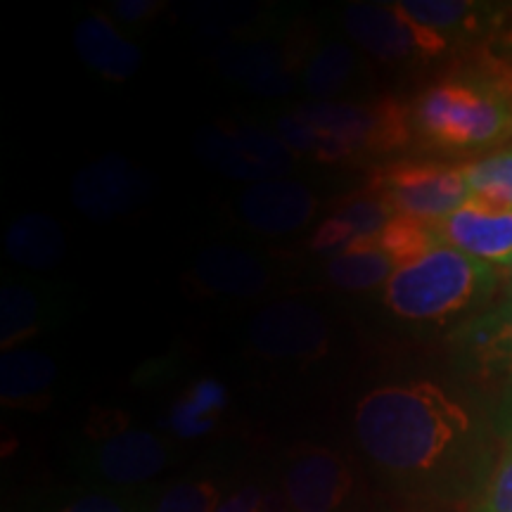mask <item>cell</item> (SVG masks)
<instances>
[{
    "mask_svg": "<svg viewBox=\"0 0 512 512\" xmlns=\"http://www.w3.org/2000/svg\"><path fill=\"white\" fill-rule=\"evenodd\" d=\"M354 432L377 470L399 482L444 475L475 439V420L430 380L384 384L356 403Z\"/></svg>",
    "mask_w": 512,
    "mask_h": 512,
    "instance_id": "6da1fadb",
    "label": "cell"
},
{
    "mask_svg": "<svg viewBox=\"0 0 512 512\" xmlns=\"http://www.w3.org/2000/svg\"><path fill=\"white\" fill-rule=\"evenodd\" d=\"M275 126L292 152L320 162L384 155L406 145L413 133L411 110L394 100L377 105L320 102L285 114Z\"/></svg>",
    "mask_w": 512,
    "mask_h": 512,
    "instance_id": "7a4b0ae2",
    "label": "cell"
},
{
    "mask_svg": "<svg viewBox=\"0 0 512 512\" xmlns=\"http://www.w3.org/2000/svg\"><path fill=\"white\" fill-rule=\"evenodd\" d=\"M494 287V266L439 242L396 266L384 285V304L403 320H444L482 304Z\"/></svg>",
    "mask_w": 512,
    "mask_h": 512,
    "instance_id": "3957f363",
    "label": "cell"
},
{
    "mask_svg": "<svg viewBox=\"0 0 512 512\" xmlns=\"http://www.w3.org/2000/svg\"><path fill=\"white\" fill-rule=\"evenodd\" d=\"M411 119L427 143L444 150H484L512 138V100L482 74L427 88Z\"/></svg>",
    "mask_w": 512,
    "mask_h": 512,
    "instance_id": "277c9868",
    "label": "cell"
},
{
    "mask_svg": "<svg viewBox=\"0 0 512 512\" xmlns=\"http://www.w3.org/2000/svg\"><path fill=\"white\" fill-rule=\"evenodd\" d=\"M370 188L392 204L396 216L437 226L470 200L463 166L401 162L382 169Z\"/></svg>",
    "mask_w": 512,
    "mask_h": 512,
    "instance_id": "5b68a950",
    "label": "cell"
},
{
    "mask_svg": "<svg viewBox=\"0 0 512 512\" xmlns=\"http://www.w3.org/2000/svg\"><path fill=\"white\" fill-rule=\"evenodd\" d=\"M344 27L382 62H425L451 48V38L415 22L399 3H351L344 10Z\"/></svg>",
    "mask_w": 512,
    "mask_h": 512,
    "instance_id": "8992f818",
    "label": "cell"
},
{
    "mask_svg": "<svg viewBox=\"0 0 512 512\" xmlns=\"http://www.w3.org/2000/svg\"><path fill=\"white\" fill-rule=\"evenodd\" d=\"M202 162L238 181H278L290 174L294 152L285 140L259 126L219 124L197 136Z\"/></svg>",
    "mask_w": 512,
    "mask_h": 512,
    "instance_id": "52a82bcc",
    "label": "cell"
},
{
    "mask_svg": "<svg viewBox=\"0 0 512 512\" xmlns=\"http://www.w3.org/2000/svg\"><path fill=\"white\" fill-rule=\"evenodd\" d=\"M249 339L261 356L278 361H313L330 349L328 320L311 306L275 302L256 313Z\"/></svg>",
    "mask_w": 512,
    "mask_h": 512,
    "instance_id": "ba28073f",
    "label": "cell"
},
{
    "mask_svg": "<svg viewBox=\"0 0 512 512\" xmlns=\"http://www.w3.org/2000/svg\"><path fill=\"white\" fill-rule=\"evenodd\" d=\"M283 486L294 512H339L354 489V472L342 453L309 446L294 451Z\"/></svg>",
    "mask_w": 512,
    "mask_h": 512,
    "instance_id": "9c48e42d",
    "label": "cell"
},
{
    "mask_svg": "<svg viewBox=\"0 0 512 512\" xmlns=\"http://www.w3.org/2000/svg\"><path fill=\"white\" fill-rule=\"evenodd\" d=\"M143 174L124 157L105 155L83 166L72 183L74 207L93 221H114L143 202Z\"/></svg>",
    "mask_w": 512,
    "mask_h": 512,
    "instance_id": "30bf717a",
    "label": "cell"
},
{
    "mask_svg": "<svg viewBox=\"0 0 512 512\" xmlns=\"http://www.w3.org/2000/svg\"><path fill=\"white\" fill-rule=\"evenodd\" d=\"M439 240L489 266L512 264V209L482 200H467L434 226Z\"/></svg>",
    "mask_w": 512,
    "mask_h": 512,
    "instance_id": "8fae6325",
    "label": "cell"
},
{
    "mask_svg": "<svg viewBox=\"0 0 512 512\" xmlns=\"http://www.w3.org/2000/svg\"><path fill=\"white\" fill-rule=\"evenodd\" d=\"M316 195L297 181L254 183L242 192L240 219L261 235H287L304 228L316 211Z\"/></svg>",
    "mask_w": 512,
    "mask_h": 512,
    "instance_id": "7c38bea8",
    "label": "cell"
},
{
    "mask_svg": "<svg viewBox=\"0 0 512 512\" xmlns=\"http://www.w3.org/2000/svg\"><path fill=\"white\" fill-rule=\"evenodd\" d=\"M169 460L166 444L157 434L117 427L105 430L95 446V470L112 484H140L162 472Z\"/></svg>",
    "mask_w": 512,
    "mask_h": 512,
    "instance_id": "4fadbf2b",
    "label": "cell"
},
{
    "mask_svg": "<svg viewBox=\"0 0 512 512\" xmlns=\"http://www.w3.org/2000/svg\"><path fill=\"white\" fill-rule=\"evenodd\" d=\"M76 53L88 69L110 81H126L143 64V53L105 15H88L74 31Z\"/></svg>",
    "mask_w": 512,
    "mask_h": 512,
    "instance_id": "5bb4252c",
    "label": "cell"
},
{
    "mask_svg": "<svg viewBox=\"0 0 512 512\" xmlns=\"http://www.w3.org/2000/svg\"><path fill=\"white\" fill-rule=\"evenodd\" d=\"M463 351L484 375L512 389V299L465 325Z\"/></svg>",
    "mask_w": 512,
    "mask_h": 512,
    "instance_id": "9a60e30c",
    "label": "cell"
},
{
    "mask_svg": "<svg viewBox=\"0 0 512 512\" xmlns=\"http://www.w3.org/2000/svg\"><path fill=\"white\" fill-rule=\"evenodd\" d=\"M195 278L207 290L230 297H254L268 285V271L259 259L226 245L209 247L197 256Z\"/></svg>",
    "mask_w": 512,
    "mask_h": 512,
    "instance_id": "2e32d148",
    "label": "cell"
},
{
    "mask_svg": "<svg viewBox=\"0 0 512 512\" xmlns=\"http://www.w3.org/2000/svg\"><path fill=\"white\" fill-rule=\"evenodd\" d=\"M219 67L230 81L264 95H283L294 83L285 55L266 43L230 48Z\"/></svg>",
    "mask_w": 512,
    "mask_h": 512,
    "instance_id": "e0dca14e",
    "label": "cell"
},
{
    "mask_svg": "<svg viewBox=\"0 0 512 512\" xmlns=\"http://www.w3.org/2000/svg\"><path fill=\"white\" fill-rule=\"evenodd\" d=\"M5 247L12 261L19 266L48 271L64 259L67 235L60 223L43 214H24L12 223L5 238Z\"/></svg>",
    "mask_w": 512,
    "mask_h": 512,
    "instance_id": "ac0fdd59",
    "label": "cell"
},
{
    "mask_svg": "<svg viewBox=\"0 0 512 512\" xmlns=\"http://www.w3.org/2000/svg\"><path fill=\"white\" fill-rule=\"evenodd\" d=\"M401 10L411 15L415 22L425 24L446 38L479 34V31L494 27V22L503 15L494 10V5L465 3V0H401Z\"/></svg>",
    "mask_w": 512,
    "mask_h": 512,
    "instance_id": "d6986e66",
    "label": "cell"
},
{
    "mask_svg": "<svg viewBox=\"0 0 512 512\" xmlns=\"http://www.w3.org/2000/svg\"><path fill=\"white\" fill-rule=\"evenodd\" d=\"M396 271V261L375 240H356L332 256L328 278L342 290L363 292L387 285Z\"/></svg>",
    "mask_w": 512,
    "mask_h": 512,
    "instance_id": "ffe728a7",
    "label": "cell"
},
{
    "mask_svg": "<svg viewBox=\"0 0 512 512\" xmlns=\"http://www.w3.org/2000/svg\"><path fill=\"white\" fill-rule=\"evenodd\" d=\"M57 368L41 351H8L0 361V387L5 403H29L53 387Z\"/></svg>",
    "mask_w": 512,
    "mask_h": 512,
    "instance_id": "44dd1931",
    "label": "cell"
},
{
    "mask_svg": "<svg viewBox=\"0 0 512 512\" xmlns=\"http://www.w3.org/2000/svg\"><path fill=\"white\" fill-rule=\"evenodd\" d=\"M463 174L472 200L512 209V147L463 164Z\"/></svg>",
    "mask_w": 512,
    "mask_h": 512,
    "instance_id": "7402d4cb",
    "label": "cell"
},
{
    "mask_svg": "<svg viewBox=\"0 0 512 512\" xmlns=\"http://www.w3.org/2000/svg\"><path fill=\"white\" fill-rule=\"evenodd\" d=\"M0 302H3V328L0 332H3V349L8 354L24 339L36 335L43 320V306L36 292L19 285H5Z\"/></svg>",
    "mask_w": 512,
    "mask_h": 512,
    "instance_id": "603a6c76",
    "label": "cell"
},
{
    "mask_svg": "<svg viewBox=\"0 0 512 512\" xmlns=\"http://www.w3.org/2000/svg\"><path fill=\"white\" fill-rule=\"evenodd\" d=\"M351 72H354V53L339 41L328 43V46L316 50L309 67H306V91L318 95V98H330V95L342 91Z\"/></svg>",
    "mask_w": 512,
    "mask_h": 512,
    "instance_id": "cb8c5ba5",
    "label": "cell"
},
{
    "mask_svg": "<svg viewBox=\"0 0 512 512\" xmlns=\"http://www.w3.org/2000/svg\"><path fill=\"white\" fill-rule=\"evenodd\" d=\"M335 219L349 228V233L354 235V242L375 240L389 226V221L396 219V211L380 192L368 188L361 195L351 197L347 204H342Z\"/></svg>",
    "mask_w": 512,
    "mask_h": 512,
    "instance_id": "d4e9b609",
    "label": "cell"
},
{
    "mask_svg": "<svg viewBox=\"0 0 512 512\" xmlns=\"http://www.w3.org/2000/svg\"><path fill=\"white\" fill-rule=\"evenodd\" d=\"M384 252H387L396 261V266L406 264V261L415 259V256L430 252L434 245H439V235L430 223H420L406 216H396L389 221V226L382 230L375 238Z\"/></svg>",
    "mask_w": 512,
    "mask_h": 512,
    "instance_id": "484cf974",
    "label": "cell"
},
{
    "mask_svg": "<svg viewBox=\"0 0 512 512\" xmlns=\"http://www.w3.org/2000/svg\"><path fill=\"white\" fill-rule=\"evenodd\" d=\"M219 486L209 479H188L164 491L152 512H216Z\"/></svg>",
    "mask_w": 512,
    "mask_h": 512,
    "instance_id": "4316f807",
    "label": "cell"
},
{
    "mask_svg": "<svg viewBox=\"0 0 512 512\" xmlns=\"http://www.w3.org/2000/svg\"><path fill=\"white\" fill-rule=\"evenodd\" d=\"M472 512H512V434L503 456L486 477Z\"/></svg>",
    "mask_w": 512,
    "mask_h": 512,
    "instance_id": "83f0119b",
    "label": "cell"
},
{
    "mask_svg": "<svg viewBox=\"0 0 512 512\" xmlns=\"http://www.w3.org/2000/svg\"><path fill=\"white\" fill-rule=\"evenodd\" d=\"M57 512H131V505H128L124 498L114 494H102V491H88V494H81L69 501L64 508Z\"/></svg>",
    "mask_w": 512,
    "mask_h": 512,
    "instance_id": "f1b7e54d",
    "label": "cell"
},
{
    "mask_svg": "<svg viewBox=\"0 0 512 512\" xmlns=\"http://www.w3.org/2000/svg\"><path fill=\"white\" fill-rule=\"evenodd\" d=\"M159 10H162V3H157V0H119L112 5L114 15L128 24L145 22V19L155 17Z\"/></svg>",
    "mask_w": 512,
    "mask_h": 512,
    "instance_id": "f546056e",
    "label": "cell"
},
{
    "mask_svg": "<svg viewBox=\"0 0 512 512\" xmlns=\"http://www.w3.org/2000/svg\"><path fill=\"white\" fill-rule=\"evenodd\" d=\"M216 512H278L271 503H266V498H261L259 491L247 489L240 494L230 496L226 503L219 505Z\"/></svg>",
    "mask_w": 512,
    "mask_h": 512,
    "instance_id": "4dcf8cb0",
    "label": "cell"
},
{
    "mask_svg": "<svg viewBox=\"0 0 512 512\" xmlns=\"http://www.w3.org/2000/svg\"><path fill=\"white\" fill-rule=\"evenodd\" d=\"M510 268H512V264H510Z\"/></svg>",
    "mask_w": 512,
    "mask_h": 512,
    "instance_id": "1f68e13d",
    "label": "cell"
}]
</instances>
